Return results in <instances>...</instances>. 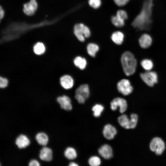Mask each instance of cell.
Here are the masks:
<instances>
[{"label": "cell", "instance_id": "e575fe53", "mask_svg": "<svg viewBox=\"0 0 166 166\" xmlns=\"http://www.w3.org/2000/svg\"><path fill=\"white\" fill-rule=\"evenodd\" d=\"M78 165V164H77V163L74 162H71L69 164V166H77Z\"/></svg>", "mask_w": 166, "mask_h": 166}, {"label": "cell", "instance_id": "f546056e", "mask_svg": "<svg viewBox=\"0 0 166 166\" xmlns=\"http://www.w3.org/2000/svg\"><path fill=\"white\" fill-rule=\"evenodd\" d=\"M116 16L121 19L124 21L128 18V15L126 12L123 10H118Z\"/></svg>", "mask_w": 166, "mask_h": 166}, {"label": "cell", "instance_id": "9c48e42d", "mask_svg": "<svg viewBox=\"0 0 166 166\" xmlns=\"http://www.w3.org/2000/svg\"><path fill=\"white\" fill-rule=\"evenodd\" d=\"M38 4L35 0H30L23 5V11L26 15L31 16L34 14L37 10Z\"/></svg>", "mask_w": 166, "mask_h": 166}, {"label": "cell", "instance_id": "7402d4cb", "mask_svg": "<svg viewBox=\"0 0 166 166\" xmlns=\"http://www.w3.org/2000/svg\"><path fill=\"white\" fill-rule=\"evenodd\" d=\"M65 156L69 160H73L77 156V153L73 148L69 147L66 148L64 152Z\"/></svg>", "mask_w": 166, "mask_h": 166}, {"label": "cell", "instance_id": "cb8c5ba5", "mask_svg": "<svg viewBox=\"0 0 166 166\" xmlns=\"http://www.w3.org/2000/svg\"><path fill=\"white\" fill-rule=\"evenodd\" d=\"M104 109V107L102 105L99 104L95 105L92 109L94 116L96 117H100Z\"/></svg>", "mask_w": 166, "mask_h": 166}, {"label": "cell", "instance_id": "4dcf8cb0", "mask_svg": "<svg viewBox=\"0 0 166 166\" xmlns=\"http://www.w3.org/2000/svg\"><path fill=\"white\" fill-rule=\"evenodd\" d=\"M8 80L5 77H0V87L4 88L6 87L8 85Z\"/></svg>", "mask_w": 166, "mask_h": 166}, {"label": "cell", "instance_id": "83f0119b", "mask_svg": "<svg viewBox=\"0 0 166 166\" xmlns=\"http://www.w3.org/2000/svg\"><path fill=\"white\" fill-rule=\"evenodd\" d=\"M88 163L90 166H98L101 164V160L98 157L93 156L89 158Z\"/></svg>", "mask_w": 166, "mask_h": 166}, {"label": "cell", "instance_id": "52a82bcc", "mask_svg": "<svg viewBox=\"0 0 166 166\" xmlns=\"http://www.w3.org/2000/svg\"><path fill=\"white\" fill-rule=\"evenodd\" d=\"M140 76L142 80L149 86H153L157 82V75L155 72L148 71L141 73Z\"/></svg>", "mask_w": 166, "mask_h": 166}, {"label": "cell", "instance_id": "ba28073f", "mask_svg": "<svg viewBox=\"0 0 166 166\" xmlns=\"http://www.w3.org/2000/svg\"><path fill=\"white\" fill-rule=\"evenodd\" d=\"M111 108L113 111L117 109L118 107L121 113H123L126 111L127 108L126 101L124 99L121 97H116L110 103Z\"/></svg>", "mask_w": 166, "mask_h": 166}, {"label": "cell", "instance_id": "5bb4252c", "mask_svg": "<svg viewBox=\"0 0 166 166\" xmlns=\"http://www.w3.org/2000/svg\"><path fill=\"white\" fill-rule=\"evenodd\" d=\"M52 151L50 148L44 147L40 151L39 157L43 160L49 161L52 159Z\"/></svg>", "mask_w": 166, "mask_h": 166}, {"label": "cell", "instance_id": "d6a6232c", "mask_svg": "<svg viewBox=\"0 0 166 166\" xmlns=\"http://www.w3.org/2000/svg\"><path fill=\"white\" fill-rule=\"evenodd\" d=\"M29 165L30 166H39L40 165V164L37 160H32L29 162Z\"/></svg>", "mask_w": 166, "mask_h": 166}, {"label": "cell", "instance_id": "ffe728a7", "mask_svg": "<svg viewBox=\"0 0 166 166\" xmlns=\"http://www.w3.org/2000/svg\"><path fill=\"white\" fill-rule=\"evenodd\" d=\"M118 121L121 126L126 129H129L130 119L127 115L123 114L121 115L118 118Z\"/></svg>", "mask_w": 166, "mask_h": 166}, {"label": "cell", "instance_id": "4fadbf2b", "mask_svg": "<svg viewBox=\"0 0 166 166\" xmlns=\"http://www.w3.org/2000/svg\"><path fill=\"white\" fill-rule=\"evenodd\" d=\"M60 81L61 85L65 89H70L73 85V80L70 75H65L62 76L60 78Z\"/></svg>", "mask_w": 166, "mask_h": 166}, {"label": "cell", "instance_id": "ac0fdd59", "mask_svg": "<svg viewBox=\"0 0 166 166\" xmlns=\"http://www.w3.org/2000/svg\"><path fill=\"white\" fill-rule=\"evenodd\" d=\"M74 65L80 69H84L87 65V61L85 59L81 56H77L73 60Z\"/></svg>", "mask_w": 166, "mask_h": 166}, {"label": "cell", "instance_id": "5b68a950", "mask_svg": "<svg viewBox=\"0 0 166 166\" xmlns=\"http://www.w3.org/2000/svg\"><path fill=\"white\" fill-rule=\"evenodd\" d=\"M151 151L158 155L162 154L165 148V144L162 140L160 137H156L151 141L150 144Z\"/></svg>", "mask_w": 166, "mask_h": 166}, {"label": "cell", "instance_id": "2e32d148", "mask_svg": "<svg viewBox=\"0 0 166 166\" xmlns=\"http://www.w3.org/2000/svg\"><path fill=\"white\" fill-rule=\"evenodd\" d=\"M152 40L151 36L147 34L142 35L139 39V43L140 46L143 48H147L151 45Z\"/></svg>", "mask_w": 166, "mask_h": 166}, {"label": "cell", "instance_id": "603a6c76", "mask_svg": "<svg viewBox=\"0 0 166 166\" xmlns=\"http://www.w3.org/2000/svg\"><path fill=\"white\" fill-rule=\"evenodd\" d=\"M45 50V47L44 44L41 42L37 43L34 46L33 51L34 53L38 55L43 53Z\"/></svg>", "mask_w": 166, "mask_h": 166}, {"label": "cell", "instance_id": "8992f818", "mask_svg": "<svg viewBox=\"0 0 166 166\" xmlns=\"http://www.w3.org/2000/svg\"><path fill=\"white\" fill-rule=\"evenodd\" d=\"M118 91L124 95H128L132 91L133 88L129 81L126 79H123L120 81L117 84Z\"/></svg>", "mask_w": 166, "mask_h": 166}, {"label": "cell", "instance_id": "1f68e13d", "mask_svg": "<svg viewBox=\"0 0 166 166\" xmlns=\"http://www.w3.org/2000/svg\"><path fill=\"white\" fill-rule=\"evenodd\" d=\"M115 4L119 6H122L127 4L129 0H114Z\"/></svg>", "mask_w": 166, "mask_h": 166}, {"label": "cell", "instance_id": "6da1fadb", "mask_svg": "<svg viewBox=\"0 0 166 166\" xmlns=\"http://www.w3.org/2000/svg\"><path fill=\"white\" fill-rule=\"evenodd\" d=\"M153 0H146L140 14L135 18L132 25L134 28L143 30L148 29L151 23V15Z\"/></svg>", "mask_w": 166, "mask_h": 166}, {"label": "cell", "instance_id": "7a4b0ae2", "mask_svg": "<svg viewBox=\"0 0 166 166\" xmlns=\"http://www.w3.org/2000/svg\"><path fill=\"white\" fill-rule=\"evenodd\" d=\"M121 62L123 71L126 75L130 76L134 73L137 61L131 52L127 51L124 53L121 57Z\"/></svg>", "mask_w": 166, "mask_h": 166}, {"label": "cell", "instance_id": "d4e9b609", "mask_svg": "<svg viewBox=\"0 0 166 166\" xmlns=\"http://www.w3.org/2000/svg\"><path fill=\"white\" fill-rule=\"evenodd\" d=\"M141 64L142 67L145 70H150L153 68V63L152 61L148 59H144L142 61Z\"/></svg>", "mask_w": 166, "mask_h": 166}, {"label": "cell", "instance_id": "277c9868", "mask_svg": "<svg viewBox=\"0 0 166 166\" xmlns=\"http://www.w3.org/2000/svg\"><path fill=\"white\" fill-rule=\"evenodd\" d=\"M75 97L78 102L80 104H83L89 95V86L86 84L80 85L75 92Z\"/></svg>", "mask_w": 166, "mask_h": 166}, {"label": "cell", "instance_id": "9a60e30c", "mask_svg": "<svg viewBox=\"0 0 166 166\" xmlns=\"http://www.w3.org/2000/svg\"><path fill=\"white\" fill-rule=\"evenodd\" d=\"M30 141L25 135L21 134L18 136L15 140V144L19 148H24L28 146Z\"/></svg>", "mask_w": 166, "mask_h": 166}, {"label": "cell", "instance_id": "3957f363", "mask_svg": "<svg viewBox=\"0 0 166 166\" xmlns=\"http://www.w3.org/2000/svg\"><path fill=\"white\" fill-rule=\"evenodd\" d=\"M74 34L78 39L81 42H84L85 38H89L90 35L89 29L82 23L76 24L74 28Z\"/></svg>", "mask_w": 166, "mask_h": 166}, {"label": "cell", "instance_id": "7c38bea8", "mask_svg": "<svg viewBox=\"0 0 166 166\" xmlns=\"http://www.w3.org/2000/svg\"><path fill=\"white\" fill-rule=\"evenodd\" d=\"M99 154L106 159L111 158L113 156V152L111 146L107 144L102 145L98 149Z\"/></svg>", "mask_w": 166, "mask_h": 166}, {"label": "cell", "instance_id": "d6986e66", "mask_svg": "<svg viewBox=\"0 0 166 166\" xmlns=\"http://www.w3.org/2000/svg\"><path fill=\"white\" fill-rule=\"evenodd\" d=\"M35 138L38 143L42 146L46 145L48 141L47 136L43 132L38 133L36 136Z\"/></svg>", "mask_w": 166, "mask_h": 166}, {"label": "cell", "instance_id": "484cf974", "mask_svg": "<svg viewBox=\"0 0 166 166\" xmlns=\"http://www.w3.org/2000/svg\"><path fill=\"white\" fill-rule=\"evenodd\" d=\"M111 21L114 25L118 27H122L124 24V21L121 19L117 16L112 17Z\"/></svg>", "mask_w": 166, "mask_h": 166}, {"label": "cell", "instance_id": "e0dca14e", "mask_svg": "<svg viewBox=\"0 0 166 166\" xmlns=\"http://www.w3.org/2000/svg\"><path fill=\"white\" fill-rule=\"evenodd\" d=\"M111 38L114 43L117 45H120L123 41L124 35L121 32L117 31L113 33Z\"/></svg>", "mask_w": 166, "mask_h": 166}, {"label": "cell", "instance_id": "f1b7e54d", "mask_svg": "<svg viewBox=\"0 0 166 166\" xmlns=\"http://www.w3.org/2000/svg\"><path fill=\"white\" fill-rule=\"evenodd\" d=\"M89 5L94 9L98 8L101 6V0H89Z\"/></svg>", "mask_w": 166, "mask_h": 166}, {"label": "cell", "instance_id": "8fae6325", "mask_svg": "<svg viewBox=\"0 0 166 166\" xmlns=\"http://www.w3.org/2000/svg\"><path fill=\"white\" fill-rule=\"evenodd\" d=\"M117 133L116 128L110 124L106 125L104 127L103 133L104 137L108 140L114 138Z\"/></svg>", "mask_w": 166, "mask_h": 166}, {"label": "cell", "instance_id": "44dd1931", "mask_svg": "<svg viewBox=\"0 0 166 166\" xmlns=\"http://www.w3.org/2000/svg\"><path fill=\"white\" fill-rule=\"evenodd\" d=\"M99 47L96 44L94 43L89 44L87 47V52L91 56L94 57L96 53L99 50Z\"/></svg>", "mask_w": 166, "mask_h": 166}, {"label": "cell", "instance_id": "30bf717a", "mask_svg": "<svg viewBox=\"0 0 166 166\" xmlns=\"http://www.w3.org/2000/svg\"><path fill=\"white\" fill-rule=\"evenodd\" d=\"M57 101L61 108L68 111L72 109L71 100L68 97L65 95L59 97L57 98Z\"/></svg>", "mask_w": 166, "mask_h": 166}, {"label": "cell", "instance_id": "836d02e7", "mask_svg": "<svg viewBox=\"0 0 166 166\" xmlns=\"http://www.w3.org/2000/svg\"><path fill=\"white\" fill-rule=\"evenodd\" d=\"M4 15V12L3 8L1 6L0 9V18L2 19L3 18Z\"/></svg>", "mask_w": 166, "mask_h": 166}, {"label": "cell", "instance_id": "4316f807", "mask_svg": "<svg viewBox=\"0 0 166 166\" xmlns=\"http://www.w3.org/2000/svg\"><path fill=\"white\" fill-rule=\"evenodd\" d=\"M138 120V116L135 113H133L130 116V119L129 128L132 129L136 126Z\"/></svg>", "mask_w": 166, "mask_h": 166}]
</instances>
